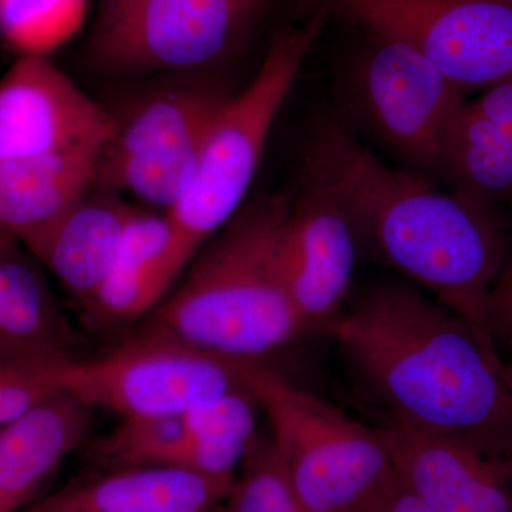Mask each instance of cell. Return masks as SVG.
<instances>
[{
    "instance_id": "ffe728a7",
    "label": "cell",
    "mask_w": 512,
    "mask_h": 512,
    "mask_svg": "<svg viewBox=\"0 0 512 512\" xmlns=\"http://www.w3.org/2000/svg\"><path fill=\"white\" fill-rule=\"evenodd\" d=\"M99 158L49 156L0 161V237L22 244L93 190Z\"/></svg>"
},
{
    "instance_id": "8992f818",
    "label": "cell",
    "mask_w": 512,
    "mask_h": 512,
    "mask_svg": "<svg viewBox=\"0 0 512 512\" xmlns=\"http://www.w3.org/2000/svg\"><path fill=\"white\" fill-rule=\"evenodd\" d=\"M278 0H101L84 57L109 76L212 69L241 56Z\"/></svg>"
},
{
    "instance_id": "4fadbf2b",
    "label": "cell",
    "mask_w": 512,
    "mask_h": 512,
    "mask_svg": "<svg viewBox=\"0 0 512 512\" xmlns=\"http://www.w3.org/2000/svg\"><path fill=\"white\" fill-rule=\"evenodd\" d=\"M397 476L434 512H512V458L384 417Z\"/></svg>"
},
{
    "instance_id": "44dd1931",
    "label": "cell",
    "mask_w": 512,
    "mask_h": 512,
    "mask_svg": "<svg viewBox=\"0 0 512 512\" xmlns=\"http://www.w3.org/2000/svg\"><path fill=\"white\" fill-rule=\"evenodd\" d=\"M87 0H0V36L19 56H49L82 26Z\"/></svg>"
},
{
    "instance_id": "ba28073f",
    "label": "cell",
    "mask_w": 512,
    "mask_h": 512,
    "mask_svg": "<svg viewBox=\"0 0 512 512\" xmlns=\"http://www.w3.org/2000/svg\"><path fill=\"white\" fill-rule=\"evenodd\" d=\"M50 377L56 390L121 419L183 416L245 389L241 359L214 355L150 326L107 355L53 363Z\"/></svg>"
},
{
    "instance_id": "9a60e30c",
    "label": "cell",
    "mask_w": 512,
    "mask_h": 512,
    "mask_svg": "<svg viewBox=\"0 0 512 512\" xmlns=\"http://www.w3.org/2000/svg\"><path fill=\"white\" fill-rule=\"evenodd\" d=\"M439 178L448 190L491 210L512 205V76L464 100Z\"/></svg>"
},
{
    "instance_id": "7a4b0ae2",
    "label": "cell",
    "mask_w": 512,
    "mask_h": 512,
    "mask_svg": "<svg viewBox=\"0 0 512 512\" xmlns=\"http://www.w3.org/2000/svg\"><path fill=\"white\" fill-rule=\"evenodd\" d=\"M322 329L387 417L512 458V367L436 299L409 285L377 286Z\"/></svg>"
},
{
    "instance_id": "f1b7e54d",
    "label": "cell",
    "mask_w": 512,
    "mask_h": 512,
    "mask_svg": "<svg viewBox=\"0 0 512 512\" xmlns=\"http://www.w3.org/2000/svg\"><path fill=\"white\" fill-rule=\"evenodd\" d=\"M210 512H222V504L217 505V507L212 508Z\"/></svg>"
},
{
    "instance_id": "3957f363",
    "label": "cell",
    "mask_w": 512,
    "mask_h": 512,
    "mask_svg": "<svg viewBox=\"0 0 512 512\" xmlns=\"http://www.w3.org/2000/svg\"><path fill=\"white\" fill-rule=\"evenodd\" d=\"M291 204L286 195H265L241 208L147 326L214 355L247 360H262L306 330L279 264Z\"/></svg>"
},
{
    "instance_id": "277c9868",
    "label": "cell",
    "mask_w": 512,
    "mask_h": 512,
    "mask_svg": "<svg viewBox=\"0 0 512 512\" xmlns=\"http://www.w3.org/2000/svg\"><path fill=\"white\" fill-rule=\"evenodd\" d=\"M330 22L332 13L315 0L302 19L279 25L247 89L228 96L212 117L187 190L165 211L190 261L241 211L276 117Z\"/></svg>"
},
{
    "instance_id": "7c38bea8",
    "label": "cell",
    "mask_w": 512,
    "mask_h": 512,
    "mask_svg": "<svg viewBox=\"0 0 512 512\" xmlns=\"http://www.w3.org/2000/svg\"><path fill=\"white\" fill-rule=\"evenodd\" d=\"M306 181L282 225L279 264L293 306L309 329L322 326L342 309L362 248L338 198Z\"/></svg>"
},
{
    "instance_id": "d4e9b609",
    "label": "cell",
    "mask_w": 512,
    "mask_h": 512,
    "mask_svg": "<svg viewBox=\"0 0 512 512\" xmlns=\"http://www.w3.org/2000/svg\"><path fill=\"white\" fill-rule=\"evenodd\" d=\"M53 363H29L0 380V429L57 392L50 377Z\"/></svg>"
},
{
    "instance_id": "9c48e42d",
    "label": "cell",
    "mask_w": 512,
    "mask_h": 512,
    "mask_svg": "<svg viewBox=\"0 0 512 512\" xmlns=\"http://www.w3.org/2000/svg\"><path fill=\"white\" fill-rule=\"evenodd\" d=\"M333 18L409 46L464 93L512 76V0H320Z\"/></svg>"
},
{
    "instance_id": "8fae6325",
    "label": "cell",
    "mask_w": 512,
    "mask_h": 512,
    "mask_svg": "<svg viewBox=\"0 0 512 512\" xmlns=\"http://www.w3.org/2000/svg\"><path fill=\"white\" fill-rule=\"evenodd\" d=\"M116 127L114 113L84 94L49 56H19L0 80V161L99 158Z\"/></svg>"
},
{
    "instance_id": "cb8c5ba5",
    "label": "cell",
    "mask_w": 512,
    "mask_h": 512,
    "mask_svg": "<svg viewBox=\"0 0 512 512\" xmlns=\"http://www.w3.org/2000/svg\"><path fill=\"white\" fill-rule=\"evenodd\" d=\"M256 407L247 389L234 390L183 414L185 430L191 436L248 453L259 437Z\"/></svg>"
},
{
    "instance_id": "603a6c76",
    "label": "cell",
    "mask_w": 512,
    "mask_h": 512,
    "mask_svg": "<svg viewBox=\"0 0 512 512\" xmlns=\"http://www.w3.org/2000/svg\"><path fill=\"white\" fill-rule=\"evenodd\" d=\"M185 433L183 416L123 417L119 426L93 441L90 451L97 463L111 470L161 466Z\"/></svg>"
},
{
    "instance_id": "2e32d148",
    "label": "cell",
    "mask_w": 512,
    "mask_h": 512,
    "mask_svg": "<svg viewBox=\"0 0 512 512\" xmlns=\"http://www.w3.org/2000/svg\"><path fill=\"white\" fill-rule=\"evenodd\" d=\"M234 477L165 466L113 468L22 512H210L224 503Z\"/></svg>"
},
{
    "instance_id": "5bb4252c",
    "label": "cell",
    "mask_w": 512,
    "mask_h": 512,
    "mask_svg": "<svg viewBox=\"0 0 512 512\" xmlns=\"http://www.w3.org/2000/svg\"><path fill=\"white\" fill-rule=\"evenodd\" d=\"M90 192L22 241L84 308L113 269L124 232L136 211L114 192Z\"/></svg>"
},
{
    "instance_id": "30bf717a",
    "label": "cell",
    "mask_w": 512,
    "mask_h": 512,
    "mask_svg": "<svg viewBox=\"0 0 512 512\" xmlns=\"http://www.w3.org/2000/svg\"><path fill=\"white\" fill-rule=\"evenodd\" d=\"M204 83L164 87L116 116V133L100 154L96 187L128 192L171 210L187 190L208 124L227 99Z\"/></svg>"
},
{
    "instance_id": "484cf974",
    "label": "cell",
    "mask_w": 512,
    "mask_h": 512,
    "mask_svg": "<svg viewBox=\"0 0 512 512\" xmlns=\"http://www.w3.org/2000/svg\"><path fill=\"white\" fill-rule=\"evenodd\" d=\"M488 319L495 343H503L512 353V264L503 269L495 282Z\"/></svg>"
},
{
    "instance_id": "5b68a950",
    "label": "cell",
    "mask_w": 512,
    "mask_h": 512,
    "mask_svg": "<svg viewBox=\"0 0 512 512\" xmlns=\"http://www.w3.org/2000/svg\"><path fill=\"white\" fill-rule=\"evenodd\" d=\"M245 389L264 410L272 447L309 512H362L399 478L379 426L293 384L262 360L241 359Z\"/></svg>"
},
{
    "instance_id": "4316f807",
    "label": "cell",
    "mask_w": 512,
    "mask_h": 512,
    "mask_svg": "<svg viewBox=\"0 0 512 512\" xmlns=\"http://www.w3.org/2000/svg\"><path fill=\"white\" fill-rule=\"evenodd\" d=\"M362 512H434L400 478Z\"/></svg>"
},
{
    "instance_id": "ac0fdd59",
    "label": "cell",
    "mask_w": 512,
    "mask_h": 512,
    "mask_svg": "<svg viewBox=\"0 0 512 512\" xmlns=\"http://www.w3.org/2000/svg\"><path fill=\"white\" fill-rule=\"evenodd\" d=\"M190 261L167 214L134 211L109 276L89 305L99 323H127L150 315Z\"/></svg>"
},
{
    "instance_id": "7402d4cb",
    "label": "cell",
    "mask_w": 512,
    "mask_h": 512,
    "mask_svg": "<svg viewBox=\"0 0 512 512\" xmlns=\"http://www.w3.org/2000/svg\"><path fill=\"white\" fill-rule=\"evenodd\" d=\"M222 512H309L289 483L271 440L258 437L249 448Z\"/></svg>"
},
{
    "instance_id": "6da1fadb",
    "label": "cell",
    "mask_w": 512,
    "mask_h": 512,
    "mask_svg": "<svg viewBox=\"0 0 512 512\" xmlns=\"http://www.w3.org/2000/svg\"><path fill=\"white\" fill-rule=\"evenodd\" d=\"M305 174L338 198L360 248L495 343L488 306L507 254L498 211L390 167L336 120L309 137Z\"/></svg>"
},
{
    "instance_id": "52a82bcc",
    "label": "cell",
    "mask_w": 512,
    "mask_h": 512,
    "mask_svg": "<svg viewBox=\"0 0 512 512\" xmlns=\"http://www.w3.org/2000/svg\"><path fill=\"white\" fill-rule=\"evenodd\" d=\"M345 25L353 39L343 62V87L356 119L416 173L439 178L448 133L466 93L409 46Z\"/></svg>"
},
{
    "instance_id": "83f0119b",
    "label": "cell",
    "mask_w": 512,
    "mask_h": 512,
    "mask_svg": "<svg viewBox=\"0 0 512 512\" xmlns=\"http://www.w3.org/2000/svg\"><path fill=\"white\" fill-rule=\"evenodd\" d=\"M25 365H29V362H20V360L12 359V357L0 353V380Z\"/></svg>"
},
{
    "instance_id": "e0dca14e",
    "label": "cell",
    "mask_w": 512,
    "mask_h": 512,
    "mask_svg": "<svg viewBox=\"0 0 512 512\" xmlns=\"http://www.w3.org/2000/svg\"><path fill=\"white\" fill-rule=\"evenodd\" d=\"M92 409L57 390L0 429V512H19L82 446Z\"/></svg>"
},
{
    "instance_id": "d6986e66",
    "label": "cell",
    "mask_w": 512,
    "mask_h": 512,
    "mask_svg": "<svg viewBox=\"0 0 512 512\" xmlns=\"http://www.w3.org/2000/svg\"><path fill=\"white\" fill-rule=\"evenodd\" d=\"M73 332L45 268L15 239L0 237V353L29 363L69 359Z\"/></svg>"
}]
</instances>
